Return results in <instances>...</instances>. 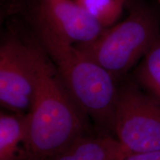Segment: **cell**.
<instances>
[{"mask_svg":"<svg viewBox=\"0 0 160 160\" xmlns=\"http://www.w3.org/2000/svg\"><path fill=\"white\" fill-rule=\"evenodd\" d=\"M159 35L157 17L141 8L121 22L104 29L94 41L77 47L117 78L143 58Z\"/></svg>","mask_w":160,"mask_h":160,"instance_id":"3957f363","label":"cell"},{"mask_svg":"<svg viewBox=\"0 0 160 160\" xmlns=\"http://www.w3.org/2000/svg\"><path fill=\"white\" fill-rule=\"evenodd\" d=\"M6 1H7V0H0V9L5 10L3 8V3Z\"/></svg>","mask_w":160,"mask_h":160,"instance_id":"4fadbf2b","label":"cell"},{"mask_svg":"<svg viewBox=\"0 0 160 160\" xmlns=\"http://www.w3.org/2000/svg\"><path fill=\"white\" fill-rule=\"evenodd\" d=\"M34 87V45L11 36L0 39V108L27 114Z\"/></svg>","mask_w":160,"mask_h":160,"instance_id":"5b68a950","label":"cell"},{"mask_svg":"<svg viewBox=\"0 0 160 160\" xmlns=\"http://www.w3.org/2000/svg\"><path fill=\"white\" fill-rule=\"evenodd\" d=\"M2 111H2V109H1V108H0V113H2Z\"/></svg>","mask_w":160,"mask_h":160,"instance_id":"5bb4252c","label":"cell"},{"mask_svg":"<svg viewBox=\"0 0 160 160\" xmlns=\"http://www.w3.org/2000/svg\"><path fill=\"white\" fill-rule=\"evenodd\" d=\"M34 59V93L21 160H51L91 134L90 119L71 98L45 52L36 46Z\"/></svg>","mask_w":160,"mask_h":160,"instance_id":"6da1fadb","label":"cell"},{"mask_svg":"<svg viewBox=\"0 0 160 160\" xmlns=\"http://www.w3.org/2000/svg\"><path fill=\"white\" fill-rule=\"evenodd\" d=\"M37 22L75 45L94 41L105 29L89 12L72 0H41Z\"/></svg>","mask_w":160,"mask_h":160,"instance_id":"8992f818","label":"cell"},{"mask_svg":"<svg viewBox=\"0 0 160 160\" xmlns=\"http://www.w3.org/2000/svg\"><path fill=\"white\" fill-rule=\"evenodd\" d=\"M137 79L148 93L160 100V35L138 66Z\"/></svg>","mask_w":160,"mask_h":160,"instance_id":"9c48e42d","label":"cell"},{"mask_svg":"<svg viewBox=\"0 0 160 160\" xmlns=\"http://www.w3.org/2000/svg\"><path fill=\"white\" fill-rule=\"evenodd\" d=\"M131 153L109 134L79 138L51 160H124Z\"/></svg>","mask_w":160,"mask_h":160,"instance_id":"52a82bcc","label":"cell"},{"mask_svg":"<svg viewBox=\"0 0 160 160\" xmlns=\"http://www.w3.org/2000/svg\"><path fill=\"white\" fill-rule=\"evenodd\" d=\"M5 17V11L3 9H0V30H1L2 25Z\"/></svg>","mask_w":160,"mask_h":160,"instance_id":"7c38bea8","label":"cell"},{"mask_svg":"<svg viewBox=\"0 0 160 160\" xmlns=\"http://www.w3.org/2000/svg\"><path fill=\"white\" fill-rule=\"evenodd\" d=\"M45 53L72 99L102 133L113 132L119 88L116 78L82 51L37 22Z\"/></svg>","mask_w":160,"mask_h":160,"instance_id":"7a4b0ae2","label":"cell"},{"mask_svg":"<svg viewBox=\"0 0 160 160\" xmlns=\"http://www.w3.org/2000/svg\"><path fill=\"white\" fill-rule=\"evenodd\" d=\"M108 28L116 23L122 13L127 0H75Z\"/></svg>","mask_w":160,"mask_h":160,"instance_id":"30bf717a","label":"cell"},{"mask_svg":"<svg viewBox=\"0 0 160 160\" xmlns=\"http://www.w3.org/2000/svg\"><path fill=\"white\" fill-rule=\"evenodd\" d=\"M158 2H159L160 3V0H158Z\"/></svg>","mask_w":160,"mask_h":160,"instance_id":"9a60e30c","label":"cell"},{"mask_svg":"<svg viewBox=\"0 0 160 160\" xmlns=\"http://www.w3.org/2000/svg\"><path fill=\"white\" fill-rule=\"evenodd\" d=\"M124 160H160V151L131 153Z\"/></svg>","mask_w":160,"mask_h":160,"instance_id":"8fae6325","label":"cell"},{"mask_svg":"<svg viewBox=\"0 0 160 160\" xmlns=\"http://www.w3.org/2000/svg\"><path fill=\"white\" fill-rule=\"evenodd\" d=\"M27 114L0 113V160H21Z\"/></svg>","mask_w":160,"mask_h":160,"instance_id":"ba28073f","label":"cell"},{"mask_svg":"<svg viewBox=\"0 0 160 160\" xmlns=\"http://www.w3.org/2000/svg\"><path fill=\"white\" fill-rule=\"evenodd\" d=\"M113 133L130 153L160 151V100L125 84L119 88Z\"/></svg>","mask_w":160,"mask_h":160,"instance_id":"277c9868","label":"cell"}]
</instances>
